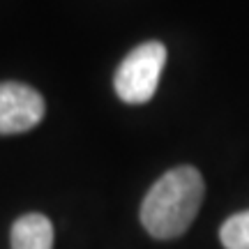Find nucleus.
I'll use <instances>...</instances> for the list:
<instances>
[{
    "instance_id": "nucleus-1",
    "label": "nucleus",
    "mask_w": 249,
    "mask_h": 249,
    "mask_svg": "<svg viewBox=\"0 0 249 249\" xmlns=\"http://www.w3.org/2000/svg\"><path fill=\"white\" fill-rule=\"evenodd\" d=\"M205 185L194 166H178L148 189L141 203L143 229L157 240L178 238L192 226L203 203Z\"/></svg>"
},
{
    "instance_id": "nucleus-2",
    "label": "nucleus",
    "mask_w": 249,
    "mask_h": 249,
    "mask_svg": "<svg viewBox=\"0 0 249 249\" xmlns=\"http://www.w3.org/2000/svg\"><path fill=\"white\" fill-rule=\"evenodd\" d=\"M166 65V46L161 42H145L132 49L116 71L118 97L127 104H145L157 92L160 74Z\"/></svg>"
},
{
    "instance_id": "nucleus-3",
    "label": "nucleus",
    "mask_w": 249,
    "mask_h": 249,
    "mask_svg": "<svg viewBox=\"0 0 249 249\" xmlns=\"http://www.w3.org/2000/svg\"><path fill=\"white\" fill-rule=\"evenodd\" d=\"M44 97L26 83H0V134H21L42 123Z\"/></svg>"
},
{
    "instance_id": "nucleus-4",
    "label": "nucleus",
    "mask_w": 249,
    "mask_h": 249,
    "mask_svg": "<svg viewBox=\"0 0 249 249\" xmlns=\"http://www.w3.org/2000/svg\"><path fill=\"white\" fill-rule=\"evenodd\" d=\"M9 242L12 249H53V224L46 214H23L12 224Z\"/></svg>"
},
{
    "instance_id": "nucleus-5",
    "label": "nucleus",
    "mask_w": 249,
    "mask_h": 249,
    "mask_svg": "<svg viewBox=\"0 0 249 249\" xmlns=\"http://www.w3.org/2000/svg\"><path fill=\"white\" fill-rule=\"evenodd\" d=\"M219 238L226 249H249V210L229 217L222 224Z\"/></svg>"
}]
</instances>
